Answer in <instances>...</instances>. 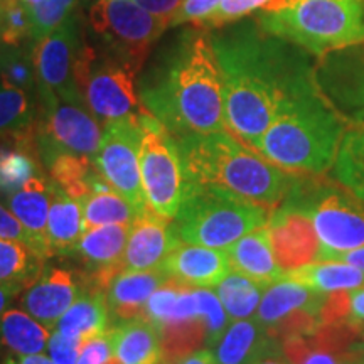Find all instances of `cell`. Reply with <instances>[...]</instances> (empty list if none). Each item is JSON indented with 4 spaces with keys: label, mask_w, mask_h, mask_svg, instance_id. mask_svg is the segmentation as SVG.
I'll list each match as a JSON object with an SVG mask.
<instances>
[{
    "label": "cell",
    "mask_w": 364,
    "mask_h": 364,
    "mask_svg": "<svg viewBox=\"0 0 364 364\" xmlns=\"http://www.w3.org/2000/svg\"><path fill=\"white\" fill-rule=\"evenodd\" d=\"M225 95L226 130L257 149L284 103L318 86L302 48L241 24L211 36Z\"/></svg>",
    "instance_id": "cell-1"
},
{
    "label": "cell",
    "mask_w": 364,
    "mask_h": 364,
    "mask_svg": "<svg viewBox=\"0 0 364 364\" xmlns=\"http://www.w3.org/2000/svg\"><path fill=\"white\" fill-rule=\"evenodd\" d=\"M184 31L139 90L144 108L174 136L226 130L225 95L211 36Z\"/></svg>",
    "instance_id": "cell-2"
},
{
    "label": "cell",
    "mask_w": 364,
    "mask_h": 364,
    "mask_svg": "<svg viewBox=\"0 0 364 364\" xmlns=\"http://www.w3.org/2000/svg\"><path fill=\"white\" fill-rule=\"evenodd\" d=\"M189 184H211L268 209L279 208L300 174L280 169L228 130L176 136Z\"/></svg>",
    "instance_id": "cell-3"
},
{
    "label": "cell",
    "mask_w": 364,
    "mask_h": 364,
    "mask_svg": "<svg viewBox=\"0 0 364 364\" xmlns=\"http://www.w3.org/2000/svg\"><path fill=\"white\" fill-rule=\"evenodd\" d=\"M349 124L321 86L284 103L257 144V152L280 169L321 176L332 169Z\"/></svg>",
    "instance_id": "cell-4"
},
{
    "label": "cell",
    "mask_w": 364,
    "mask_h": 364,
    "mask_svg": "<svg viewBox=\"0 0 364 364\" xmlns=\"http://www.w3.org/2000/svg\"><path fill=\"white\" fill-rule=\"evenodd\" d=\"M257 24L322 58L364 43V0H272Z\"/></svg>",
    "instance_id": "cell-5"
},
{
    "label": "cell",
    "mask_w": 364,
    "mask_h": 364,
    "mask_svg": "<svg viewBox=\"0 0 364 364\" xmlns=\"http://www.w3.org/2000/svg\"><path fill=\"white\" fill-rule=\"evenodd\" d=\"M272 213L220 186L189 184L172 230L186 243L228 250L255 228L268 225Z\"/></svg>",
    "instance_id": "cell-6"
},
{
    "label": "cell",
    "mask_w": 364,
    "mask_h": 364,
    "mask_svg": "<svg viewBox=\"0 0 364 364\" xmlns=\"http://www.w3.org/2000/svg\"><path fill=\"white\" fill-rule=\"evenodd\" d=\"M284 201L304 209L311 218L321 245L318 260H336L339 255L364 247V203L349 191L307 182L300 174Z\"/></svg>",
    "instance_id": "cell-7"
},
{
    "label": "cell",
    "mask_w": 364,
    "mask_h": 364,
    "mask_svg": "<svg viewBox=\"0 0 364 364\" xmlns=\"http://www.w3.org/2000/svg\"><path fill=\"white\" fill-rule=\"evenodd\" d=\"M142 129L140 144V176L149 211L174 220L179 211L189 182L176 136L152 113L139 115Z\"/></svg>",
    "instance_id": "cell-8"
},
{
    "label": "cell",
    "mask_w": 364,
    "mask_h": 364,
    "mask_svg": "<svg viewBox=\"0 0 364 364\" xmlns=\"http://www.w3.org/2000/svg\"><path fill=\"white\" fill-rule=\"evenodd\" d=\"M90 26L102 49L139 73L171 19L149 12L135 0H97L90 9Z\"/></svg>",
    "instance_id": "cell-9"
},
{
    "label": "cell",
    "mask_w": 364,
    "mask_h": 364,
    "mask_svg": "<svg viewBox=\"0 0 364 364\" xmlns=\"http://www.w3.org/2000/svg\"><path fill=\"white\" fill-rule=\"evenodd\" d=\"M136 71L102 48L85 43L76 83L86 107L102 125L140 115L145 108L135 88Z\"/></svg>",
    "instance_id": "cell-10"
},
{
    "label": "cell",
    "mask_w": 364,
    "mask_h": 364,
    "mask_svg": "<svg viewBox=\"0 0 364 364\" xmlns=\"http://www.w3.org/2000/svg\"><path fill=\"white\" fill-rule=\"evenodd\" d=\"M38 98L36 145L43 167L59 154H75L95 161L103 132L86 103L68 102L48 88H38Z\"/></svg>",
    "instance_id": "cell-11"
},
{
    "label": "cell",
    "mask_w": 364,
    "mask_h": 364,
    "mask_svg": "<svg viewBox=\"0 0 364 364\" xmlns=\"http://www.w3.org/2000/svg\"><path fill=\"white\" fill-rule=\"evenodd\" d=\"M329 295L318 294L297 280L287 279L267 285L257 321L277 341L314 334L322 326V311Z\"/></svg>",
    "instance_id": "cell-12"
},
{
    "label": "cell",
    "mask_w": 364,
    "mask_h": 364,
    "mask_svg": "<svg viewBox=\"0 0 364 364\" xmlns=\"http://www.w3.org/2000/svg\"><path fill=\"white\" fill-rule=\"evenodd\" d=\"M142 129L139 115L103 125L95 166L105 181L142 215L147 211L140 176Z\"/></svg>",
    "instance_id": "cell-13"
},
{
    "label": "cell",
    "mask_w": 364,
    "mask_h": 364,
    "mask_svg": "<svg viewBox=\"0 0 364 364\" xmlns=\"http://www.w3.org/2000/svg\"><path fill=\"white\" fill-rule=\"evenodd\" d=\"M85 43L78 12L68 17L53 33L33 43L38 88L53 90L68 102L85 103L76 83V68Z\"/></svg>",
    "instance_id": "cell-14"
},
{
    "label": "cell",
    "mask_w": 364,
    "mask_h": 364,
    "mask_svg": "<svg viewBox=\"0 0 364 364\" xmlns=\"http://www.w3.org/2000/svg\"><path fill=\"white\" fill-rule=\"evenodd\" d=\"M317 83L332 107L351 125L364 124V43L322 56Z\"/></svg>",
    "instance_id": "cell-15"
},
{
    "label": "cell",
    "mask_w": 364,
    "mask_h": 364,
    "mask_svg": "<svg viewBox=\"0 0 364 364\" xmlns=\"http://www.w3.org/2000/svg\"><path fill=\"white\" fill-rule=\"evenodd\" d=\"M268 228L275 257L285 273L318 260L321 245L311 218L304 209L284 201L273 209Z\"/></svg>",
    "instance_id": "cell-16"
},
{
    "label": "cell",
    "mask_w": 364,
    "mask_h": 364,
    "mask_svg": "<svg viewBox=\"0 0 364 364\" xmlns=\"http://www.w3.org/2000/svg\"><path fill=\"white\" fill-rule=\"evenodd\" d=\"M83 292H86V289L80 272L59 267H44L39 279L27 287L17 300L26 312L53 331L59 317Z\"/></svg>",
    "instance_id": "cell-17"
},
{
    "label": "cell",
    "mask_w": 364,
    "mask_h": 364,
    "mask_svg": "<svg viewBox=\"0 0 364 364\" xmlns=\"http://www.w3.org/2000/svg\"><path fill=\"white\" fill-rule=\"evenodd\" d=\"M177 243L179 238L172 230V220L147 209L130 225L122 262L130 270H157Z\"/></svg>",
    "instance_id": "cell-18"
},
{
    "label": "cell",
    "mask_w": 364,
    "mask_h": 364,
    "mask_svg": "<svg viewBox=\"0 0 364 364\" xmlns=\"http://www.w3.org/2000/svg\"><path fill=\"white\" fill-rule=\"evenodd\" d=\"M169 279L171 275L164 268L157 270L124 268L118 272L105 290L112 324L144 317L150 295Z\"/></svg>",
    "instance_id": "cell-19"
},
{
    "label": "cell",
    "mask_w": 364,
    "mask_h": 364,
    "mask_svg": "<svg viewBox=\"0 0 364 364\" xmlns=\"http://www.w3.org/2000/svg\"><path fill=\"white\" fill-rule=\"evenodd\" d=\"M162 268L182 284L213 289L231 272V263L226 250L179 240Z\"/></svg>",
    "instance_id": "cell-20"
},
{
    "label": "cell",
    "mask_w": 364,
    "mask_h": 364,
    "mask_svg": "<svg viewBox=\"0 0 364 364\" xmlns=\"http://www.w3.org/2000/svg\"><path fill=\"white\" fill-rule=\"evenodd\" d=\"M231 270L248 277L258 284L270 285L282 280L285 270L280 267L273 250L272 235L268 225L255 228L226 250Z\"/></svg>",
    "instance_id": "cell-21"
},
{
    "label": "cell",
    "mask_w": 364,
    "mask_h": 364,
    "mask_svg": "<svg viewBox=\"0 0 364 364\" xmlns=\"http://www.w3.org/2000/svg\"><path fill=\"white\" fill-rule=\"evenodd\" d=\"M51 179L48 174H43L2 199L31 235L36 252L46 260L49 258L46 230H48L49 206H51Z\"/></svg>",
    "instance_id": "cell-22"
},
{
    "label": "cell",
    "mask_w": 364,
    "mask_h": 364,
    "mask_svg": "<svg viewBox=\"0 0 364 364\" xmlns=\"http://www.w3.org/2000/svg\"><path fill=\"white\" fill-rule=\"evenodd\" d=\"M113 356L122 364H162L161 332L147 317L112 324Z\"/></svg>",
    "instance_id": "cell-23"
},
{
    "label": "cell",
    "mask_w": 364,
    "mask_h": 364,
    "mask_svg": "<svg viewBox=\"0 0 364 364\" xmlns=\"http://www.w3.org/2000/svg\"><path fill=\"white\" fill-rule=\"evenodd\" d=\"M53 184V182H51ZM85 233L83 206L78 199L71 198L65 191L53 184L51 206H49L48 230V253L51 257L71 258Z\"/></svg>",
    "instance_id": "cell-24"
},
{
    "label": "cell",
    "mask_w": 364,
    "mask_h": 364,
    "mask_svg": "<svg viewBox=\"0 0 364 364\" xmlns=\"http://www.w3.org/2000/svg\"><path fill=\"white\" fill-rule=\"evenodd\" d=\"M43 174L46 171L36 145V134L0 136V199Z\"/></svg>",
    "instance_id": "cell-25"
},
{
    "label": "cell",
    "mask_w": 364,
    "mask_h": 364,
    "mask_svg": "<svg viewBox=\"0 0 364 364\" xmlns=\"http://www.w3.org/2000/svg\"><path fill=\"white\" fill-rule=\"evenodd\" d=\"M273 343L277 339L268 334L257 317H250L231 321L211 351L216 364H253Z\"/></svg>",
    "instance_id": "cell-26"
},
{
    "label": "cell",
    "mask_w": 364,
    "mask_h": 364,
    "mask_svg": "<svg viewBox=\"0 0 364 364\" xmlns=\"http://www.w3.org/2000/svg\"><path fill=\"white\" fill-rule=\"evenodd\" d=\"M46 174L71 198L83 201L91 193L110 188L105 177L95 166V161L75 154H59L44 166Z\"/></svg>",
    "instance_id": "cell-27"
},
{
    "label": "cell",
    "mask_w": 364,
    "mask_h": 364,
    "mask_svg": "<svg viewBox=\"0 0 364 364\" xmlns=\"http://www.w3.org/2000/svg\"><path fill=\"white\" fill-rule=\"evenodd\" d=\"M112 327L110 311L103 292L86 290L73 306L59 317L54 331L70 339L85 343L93 336L107 332Z\"/></svg>",
    "instance_id": "cell-28"
},
{
    "label": "cell",
    "mask_w": 364,
    "mask_h": 364,
    "mask_svg": "<svg viewBox=\"0 0 364 364\" xmlns=\"http://www.w3.org/2000/svg\"><path fill=\"white\" fill-rule=\"evenodd\" d=\"M49 336L51 329L36 321L22 307H9L0 316V346L12 356L44 353Z\"/></svg>",
    "instance_id": "cell-29"
},
{
    "label": "cell",
    "mask_w": 364,
    "mask_h": 364,
    "mask_svg": "<svg viewBox=\"0 0 364 364\" xmlns=\"http://www.w3.org/2000/svg\"><path fill=\"white\" fill-rule=\"evenodd\" d=\"M287 279L297 280L318 294H336L364 285V272L351 263L339 260H317L285 273Z\"/></svg>",
    "instance_id": "cell-30"
},
{
    "label": "cell",
    "mask_w": 364,
    "mask_h": 364,
    "mask_svg": "<svg viewBox=\"0 0 364 364\" xmlns=\"http://www.w3.org/2000/svg\"><path fill=\"white\" fill-rule=\"evenodd\" d=\"M39 113L38 95L0 80V136L36 134Z\"/></svg>",
    "instance_id": "cell-31"
},
{
    "label": "cell",
    "mask_w": 364,
    "mask_h": 364,
    "mask_svg": "<svg viewBox=\"0 0 364 364\" xmlns=\"http://www.w3.org/2000/svg\"><path fill=\"white\" fill-rule=\"evenodd\" d=\"M46 258L29 245L0 238V284L26 290L44 270Z\"/></svg>",
    "instance_id": "cell-32"
},
{
    "label": "cell",
    "mask_w": 364,
    "mask_h": 364,
    "mask_svg": "<svg viewBox=\"0 0 364 364\" xmlns=\"http://www.w3.org/2000/svg\"><path fill=\"white\" fill-rule=\"evenodd\" d=\"M332 171L341 188L364 203V124L346 132Z\"/></svg>",
    "instance_id": "cell-33"
},
{
    "label": "cell",
    "mask_w": 364,
    "mask_h": 364,
    "mask_svg": "<svg viewBox=\"0 0 364 364\" xmlns=\"http://www.w3.org/2000/svg\"><path fill=\"white\" fill-rule=\"evenodd\" d=\"M215 289L230 321H240L255 317L267 285L231 270Z\"/></svg>",
    "instance_id": "cell-34"
},
{
    "label": "cell",
    "mask_w": 364,
    "mask_h": 364,
    "mask_svg": "<svg viewBox=\"0 0 364 364\" xmlns=\"http://www.w3.org/2000/svg\"><path fill=\"white\" fill-rule=\"evenodd\" d=\"M83 206V226L85 230L103 225H132L140 216V213L120 196L115 189L107 188L97 193H91L81 201Z\"/></svg>",
    "instance_id": "cell-35"
},
{
    "label": "cell",
    "mask_w": 364,
    "mask_h": 364,
    "mask_svg": "<svg viewBox=\"0 0 364 364\" xmlns=\"http://www.w3.org/2000/svg\"><path fill=\"white\" fill-rule=\"evenodd\" d=\"M162 344V364H172L181 358L198 351L206 344V322L203 317L167 324L159 329Z\"/></svg>",
    "instance_id": "cell-36"
},
{
    "label": "cell",
    "mask_w": 364,
    "mask_h": 364,
    "mask_svg": "<svg viewBox=\"0 0 364 364\" xmlns=\"http://www.w3.org/2000/svg\"><path fill=\"white\" fill-rule=\"evenodd\" d=\"M0 80L38 95V73L31 41L21 46H0Z\"/></svg>",
    "instance_id": "cell-37"
},
{
    "label": "cell",
    "mask_w": 364,
    "mask_h": 364,
    "mask_svg": "<svg viewBox=\"0 0 364 364\" xmlns=\"http://www.w3.org/2000/svg\"><path fill=\"white\" fill-rule=\"evenodd\" d=\"M326 324L364 326V285L329 295L322 311V326Z\"/></svg>",
    "instance_id": "cell-38"
},
{
    "label": "cell",
    "mask_w": 364,
    "mask_h": 364,
    "mask_svg": "<svg viewBox=\"0 0 364 364\" xmlns=\"http://www.w3.org/2000/svg\"><path fill=\"white\" fill-rule=\"evenodd\" d=\"M80 2L81 0H43L31 7V43L43 39L61 26L68 17L78 12L76 7Z\"/></svg>",
    "instance_id": "cell-39"
},
{
    "label": "cell",
    "mask_w": 364,
    "mask_h": 364,
    "mask_svg": "<svg viewBox=\"0 0 364 364\" xmlns=\"http://www.w3.org/2000/svg\"><path fill=\"white\" fill-rule=\"evenodd\" d=\"M0 33L4 46H21L31 41V14L21 0L0 2Z\"/></svg>",
    "instance_id": "cell-40"
},
{
    "label": "cell",
    "mask_w": 364,
    "mask_h": 364,
    "mask_svg": "<svg viewBox=\"0 0 364 364\" xmlns=\"http://www.w3.org/2000/svg\"><path fill=\"white\" fill-rule=\"evenodd\" d=\"M196 294L199 302V316L206 322V346L211 349L220 341L231 321L215 290L209 287H196Z\"/></svg>",
    "instance_id": "cell-41"
},
{
    "label": "cell",
    "mask_w": 364,
    "mask_h": 364,
    "mask_svg": "<svg viewBox=\"0 0 364 364\" xmlns=\"http://www.w3.org/2000/svg\"><path fill=\"white\" fill-rule=\"evenodd\" d=\"M270 2L272 0H221L215 12L199 24H196V27H199V29H218V27L243 19L255 11H260Z\"/></svg>",
    "instance_id": "cell-42"
},
{
    "label": "cell",
    "mask_w": 364,
    "mask_h": 364,
    "mask_svg": "<svg viewBox=\"0 0 364 364\" xmlns=\"http://www.w3.org/2000/svg\"><path fill=\"white\" fill-rule=\"evenodd\" d=\"M221 0H184L181 4L179 11L174 14L171 21V27L182 24H199L215 12V9L220 6Z\"/></svg>",
    "instance_id": "cell-43"
},
{
    "label": "cell",
    "mask_w": 364,
    "mask_h": 364,
    "mask_svg": "<svg viewBox=\"0 0 364 364\" xmlns=\"http://www.w3.org/2000/svg\"><path fill=\"white\" fill-rule=\"evenodd\" d=\"M81 346H83V343H80V341L66 338L61 332L53 329L48 341L49 358L56 364H76L80 358Z\"/></svg>",
    "instance_id": "cell-44"
},
{
    "label": "cell",
    "mask_w": 364,
    "mask_h": 364,
    "mask_svg": "<svg viewBox=\"0 0 364 364\" xmlns=\"http://www.w3.org/2000/svg\"><path fill=\"white\" fill-rule=\"evenodd\" d=\"M112 356V339L110 332L107 331L85 341L83 346H81L80 358L76 364H105Z\"/></svg>",
    "instance_id": "cell-45"
},
{
    "label": "cell",
    "mask_w": 364,
    "mask_h": 364,
    "mask_svg": "<svg viewBox=\"0 0 364 364\" xmlns=\"http://www.w3.org/2000/svg\"><path fill=\"white\" fill-rule=\"evenodd\" d=\"M0 238L6 240H16L22 241V243L29 245L34 250V243L27 230L21 225V221L14 216V213L6 206V203L0 199ZM36 252V250H34Z\"/></svg>",
    "instance_id": "cell-46"
},
{
    "label": "cell",
    "mask_w": 364,
    "mask_h": 364,
    "mask_svg": "<svg viewBox=\"0 0 364 364\" xmlns=\"http://www.w3.org/2000/svg\"><path fill=\"white\" fill-rule=\"evenodd\" d=\"M139 6H142L144 9H147L149 12L157 14V16L162 17H169L172 21L174 14L179 11L181 4L184 0H135Z\"/></svg>",
    "instance_id": "cell-47"
},
{
    "label": "cell",
    "mask_w": 364,
    "mask_h": 364,
    "mask_svg": "<svg viewBox=\"0 0 364 364\" xmlns=\"http://www.w3.org/2000/svg\"><path fill=\"white\" fill-rule=\"evenodd\" d=\"M253 364H290V361L285 358L284 351H282L280 341H277Z\"/></svg>",
    "instance_id": "cell-48"
},
{
    "label": "cell",
    "mask_w": 364,
    "mask_h": 364,
    "mask_svg": "<svg viewBox=\"0 0 364 364\" xmlns=\"http://www.w3.org/2000/svg\"><path fill=\"white\" fill-rule=\"evenodd\" d=\"M172 364H216L215 354L209 348L206 349H198V351L188 354V356L181 358L179 361Z\"/></svg>",
    "instance_id": "cell-49"
},
{
    "label": "cell",
    "mask_w": 364,
    "mask_h": 364,
    "mask_svg": "<svg viewBox=\"0 0 364 364\" xmlns=\"http://www.w3.org/2000/svg\"><path fill=\"white\" fill-rule=\"evenodd\" d=\"M22 292H24V290L19 289V287H9L0 284V316L12 306L14 300L19 299V295Z\"/></svg>",
    "instance_id": "cell-50"
},
{
    "label": "cell",
    "mask_w": 364,
    "mask_h": 364,
    "mask_svg": "<svg viewBox=\"0 0 364 364\" xmlns=\"http://www.w3.org/2000/svg\"><path fill=\"white\" fill-rule=\"evenodd\" d=\"M4 364H56L51 358L43 354H27V356H9Z\"/></svg>",
    "instance_id": "cell-51"
},
{
    "label": "cell",
    "mask_w": 364,
    "mask_h": 364,
    "mask_svg": "<svg viewBox=\"0 0 364 364\" xmlns=\"http://www.w3.org/2000/svg\"><path fill=\"white\" fill-rule=\"evenodd\" d=\"M336 260L351 263L353 267H356L361 272H364V247L356 248V250H351V252H348V253L339 255V257L336 258Z\"/></svg>",
    "instance_id": "cell-52"
},
{
    "label": "cell",
    "mask_w": 364,
    "mask_h": 364,
    "mask_svg": "<svg viewBox=\"0 0 364 364\" xmlns=\"http://www.w3.org/2000/svg\"><path fill=\"white\" fill-rule=\"evenodd\" d=\"M338 364H364V348H363V353L359 354H343L339 359Z\"/></svg>",
    "instance_id": "cell-53"
},
{
    "label": "cell",
    "mask_w": 364,
    "mask_h": 364,
    "mask_svg": "<svg viewBox=\"0 0 364 364\" xmlns=\"http://www.w3.org/2000/svg\"><path fill=\"white\" fill-rule=\"evenodd\" d=\"M22 4H24V6L27 7V9H31V7H34L36 4H39V2H43V0H21Z\"/></svg>",
    "instance_id": "cell-54"
},
{
    "label": "cell",
    "mask_w": 364,
    "mask_h": 364,
    "mask_svg": "<svg viewBox=\"0 0 364 364\" xmlns=\"http://www.w3.org/2000/svg\"><path fill=\"white\" fill-rule=\"evenodd\" d=\"M105 364H122L120 361H118V359L115 358V356H112L110 359H108V361L107 363H105Z\"/></svg>",
    "instance_id": "cell-55"
},
{
    "label": "cell",
    "mask_w": 364,
    "mask_h": 364,
    "mask_svg": "<svg viewBox=\"0 0 364 364\" xmlns=\"http://www.w3.org/2000/svg\"><path fill=\"white\" fill-rule=\"evenodd\" d=\"M0 46H2V33H0Z\"/></svg>",
    "instance_id": "cell-56"
},
{
    "label": "cell",
    "mask_w": 364,
    "mask_h": 364,
    "mask_svg": "<svg viewBox=\"0 0 364 364\" xmlns=\"http://www.w3.org/2000/svg\"><path fill=\"white\" fill-rule=\"evenodd\" d=\"M363 348H364V341H363Z\"/></svg>",
    "instance_id": "cell-57"
},
{
    "label": "cell",
    "mask_w": 364,
    "mask_h": 364,
    "mask_svg": "<svg viewBox=\"0 0 364 364\" xmlns=\"http://www.w3.org/2000/svg\"><path fill=\"white\" fill-rule=\"evenodd\" d=\"M0 2H4V0H0Z\"/></svg>",
    "instance_id": "cell-58"
}]
</instances>
